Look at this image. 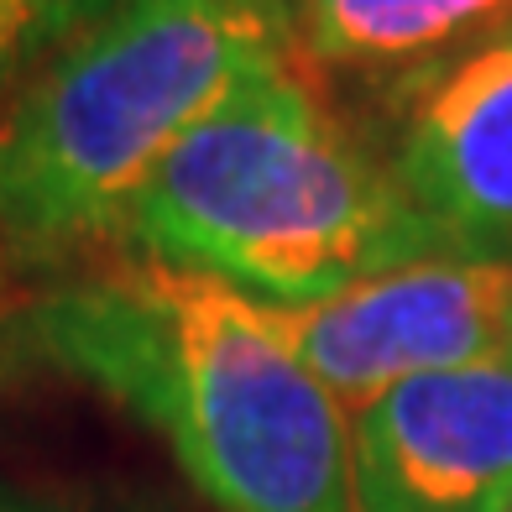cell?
<instances>
[{"mask_svg": "<svg viewBox=\"0 0 512 512\" xmlns=\"http://www.w3.org/2000/svg\"><path fill=\"white\" fill-rule=\"evenodd\" d=\"M16 335L147 424L215 512H356L351 413L220 277L142 251L84 262L16 309Z\"/></svg>", "mask_w": 512, "mask_h": 512, "instance_id": "cell-1", "label": "cell"}, {"mask_svg": "<svg viewBox=\"0 0 512 512\" xmlns=\"http://www.w3.org/2000/svg\"><path fill=\"white\" fill-rule=\"evenodd\" d=\"M288 58L251 0H121L0 110V267L68 277L126 246L168 152Z\"/></svg>", "mask_w": 512, "mask_h": 512, "instance_id": "cell-2", "label": "cell"}, {"mask_svg": "<svg viewBox=\"0 0 512 512\" xmlns=\"http://www.w3.org/2000/svg\"><path fill=\"white\" fill-rule=\"evenodd\" d=\"M126 251L288 309L450 246L387 157L340 126L288 58L246 79L168 152L136 199Z\"/></svg>", "mask_w": 512, "mask_h": 512, "instance_id": "cell-3", "label": "cell"}, {"mask_svg": "<svg viewBox=\"0 0 512 512\" xmlns=\"http://www.w3.org/2000/svg\"><path fill=\"white\" fill-rule=\"evenodd\" d=\"M267 309L324 392L356 413L398 382L507 356L512 262L439 251L314 304Z\"/></svg>", "mask_w": 512, "mask_h": 512, "instance_id": "cell-4", "label": "cell"}, {"mask_svg": "<svg viewBox=\"0 0 512 512\" xmlns=\"http://www.w3.org/2000/svg\"><path fill=\"white\" fill-rule=\"evenodd\" d=\"M382 157L450 251L512 262V27L392 84Z\"/></svg>", "mask_w": 512, "mask_h": 512, "instance_id": "cell-5", "label": "cell"}, {"mask_svg": "<svg viewBox=\"0 0 512 512\" xmlns=\"http://www.w3.org/2000/svg\"><path fill=\"white\" fill-rule=\"evenodd\" d=\"M356 512L512 507V356L429 371L351 413Z\"/></svg>", "mask_w": 512, "mask_h": 512, "instance_id": "cell-6", "label": "cell"}, {"mask_svg": "<svg viewBox=\"0 0 512 512\" xmlns=\"http://www.w3.org/2000/svg\"><path fill=\"white\" fill-rule=\"evenodd\" d=\"M502 27H512V0H304L293 16V63L392 89Z\"/></svg>", "mask_w": 512, "mask_h": 512, "instance_id": "cell-7", "label": "cell"}, {"mask_svg": "<svg viewBox=\"0 0 512 512\" xmlns=\"http://www.w3.org/2000/svg\"><path fill=\"white\" fill-rule=\"evenodd\" d=\"M121 0H0V110Z\"/></svg>", "mask_w": 512, "mask_h": 512, "instance_id": "cell-8", "label": "cell"}, {"mask_svg": "<svg viewBox=\"0 0 512 512\" xmlns=\"http://www.w3.org/2000/svg\"><path fill=\"white\" fill-rule=\"evenodd\" d=\"M0 512H110V507L84 502V497H63V492H37V486L0 476Z\"/></svg>", "mask_w": 512, "mask_h": 512, "instance_id": "cell-9", "label": "cell"}, {"mask_svg": "<svg viewBox=\"0 0 512 512\" xmlns=\"http://www.w3.org/2000/svg\"><path fill=\"white\" fill-rule=\"evenodd\" d=\"M21 361H27V351H21L16 309H11V298H6V267H0V377H11Z\"/></svg>", "mask_w": 512, "mask_h": 512, "instance_id": "cell-10", "label": "cell"}, {"mask_svg": "<svg viewBox=\"0 0 512 512\" xmlns=\"http://www.w3.org/2000/svg\"><path fill=\"white\" fill-rule=\"evenodd\" d=\"M251 6H262L267 16H277V21L288 27V37H293V16L304 11V0H251Z\"/></svg>", "mask_w": 512, "mask_h": 512, "instance_id": "cell-11", "label": "cell"}, {"mask_svg": "<svg viewBox=\"0 0 512 512\" xmlns=\"http://www.w3.org/2000/svg\"><path fill=\"white\" fill-rule=\"evenodd\" d=\"M507 356H512V340H507Z\"/></svg>", "mask_w": 512, "mask_h": 512, "instance_id": "cell-12", "label": "cell"}, {"mask_svg": "<svg viewBox=\"0 0 512 512\" xmlns=\"http://www.w3.org/2000/svg\"><path fill=\"white\" fill-rule=\"evenodd\" d=\"M507 512H512V507H507Z\"/></svg>", "mask_w": 512, "mask_h": 512, "instance_id": "cell-13", "label": "cell"}]
</instances>
